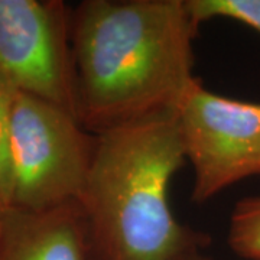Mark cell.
<instances>
[{
	"label": "cell",
	"instance_id": "cell-1",
	"mask_svg": "<svg viewBox=\"0 0 260 260\" xmlns=\"http://www.w3.org/2000/svg\"><path fill=\"white\" fill-rule=\"evenodd\" d=\"M198 25L185 0H84L71 13L77 119L90 133L177 110Z\"/></svg>",
	"mask_w": 260,
	"mask_h": 260
},
{
	"label": "cell",
	"instance_id": "cell-2",
	"mask_svg": "<svg viewBox=\"0 0 260 260\" xmlns=\"http://www.w3.org/2000/svg\"><path fill=\"white\" fill-rule=\"evenodd\" d=\"M185 159L175 110L95 135L80 198L95 260H174L210 243L169 205V184Z\"/></svg>",
	"mask_w": 260,
	"mask_h": 260
},
{
	"label": "cell",
	"instance_id": "cell-3",
	"mask_svg": "<svg viewBox=\"0 0 260 260\" xmlns=\"http://www.w3.org/2000/svg\"><path fill=\"white\" fill-rule=\"evenodd\" d=\"M13 207L44 211L80 201L93 160L95 135L73 113L15 91L9 114Z\"/></svg>",
	"mask_w": 260,
	"mask_h": 260
},
{
	"label": "cell",
	"instance_id": "cell-4",
	"mask_svg": "<svg viewBox=\"0 0 260 260\" xmlns=\"http://www.w3.org/2000/svg\"><path fill=\"white\" fill-rule=\"evenodd\" d=\"M175 112L194 171L195 204L260 175V103L215 94L197 78Z\"/></svg>",
	"mask_w": 260,
	"mask_h": 260
},
{
	"label": "cell",
	"instance_id": "cell-5",
	"mask_svg": "<svg viewBox=\"0 0 260 260\" xmlns=\"http://www.w3.org/2000/svg\"><path fill=\"white\" fill-rule=\"evenodd\" d=\"M71 13L61 0H0V80L77 117Z\"/></svg>",
	"mask_w": 260,
	"mask_h": 260
},
{
	"label": "cell",
	"instance_id": "cell-6",
	"mask_svg": "<svg viewBox=\"0 0 260 260\" xmlns=\"http://www.w3.org/2000/svg\"><path fill=\"white\" fill-rule=\"evenodd\" d=\"M0 260H95L80 201L0 217Z\"/></svg>",
	"mask_w": 260,
	"mask_h": 260
},
{
	"label": "cell",
	"instance_id": "cell-7",
	"mask_svg": "<svg viewBox=\"0 0 260 260\" xmlns=\"http://www.w3.org/2000/svg\"><path fill=\"white\" fill-rule=\"evenodd\" d=\"M229 244L243 259L260 260V195L243 198L234 205Z\"/></svg>",
	"mask_w": 260,
	"mask_h": 260
},
{
	"label": "cell",
	"instance_id": "cell-8",
	"mask_svg": "<svg viewBox=\"0 0 260 260\" xmlns=\"http://www.w3.org/2000/svg\"><path fill=\"white\" fill-rule=\"evenodd\" d=\"M191 18L200 26L210 19H232L260 34V0H185Z\"/></svg>",
	"mask_w": 260,
	"mask_h": 260
},
{
	"label": "cell",
	"instance_id": "cell-9",
	"mask_svg": "<svg viewBox=\"0 0 260 260\" xmlns=\"http://www.w3.org/2000/svg\"><path fill=\"white\" fill-rule=\"evenodd\" d=\"M15 90L0 80V217L13 207V164L10 146V104Z\"/></svg>",
	"mask_w": 260,
	"mask_h": 260
},
{
	"label": "cell",
	"instance_id": "cell-10",
	"mask_svg": "<svg viewBox=\"0 0 260 260\" xmlns=\"http://www.w3.org/2000/svg\"><path fill=\"white\" fill-rule=\"evenodd\" d=\"M174 260H211L207 254H205L203 249H195V250L186 251L184 254L178 256L177 259Z\"/></svg>",
	"mask_w": 260,
	"mask_h": 260
}]
</instances>
